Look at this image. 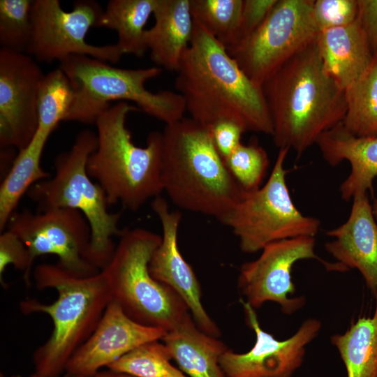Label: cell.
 Here are the masks:
<instances>
[{"label":"cell","instance_id":"5bb4252c","mask_svg":"<svg viewBox=\"0 0 377 377\" xmlns=\"http://www.w3.org/2000/svg\"><path fill=\"white\" fill-rule=\"evenodd\" d=\"M45 74L28 54L0 49V146L24 149L38 124L37 98Z\"/></svg>","mask_w":377,"mask_h":377},{"label":"cell","instance_id":"484cf974","mask_svg":"<svg viewBox=\"0 0 377 377\" xmlns=\"http://www.w3.org/2000/svg\"><path fill=\"white\" fill-rule=\"evenodd\" d=\"M344 127L357 137L377 135V55L363 75L345 89Z\"/></svg>","mask_w":377,"mask_h":377},{"label":"cell","instance_id":"ffe728a7","mask_svg":"<svg viewBox=\"0 0 377 377\" xmlns=\"http://www.w3.org/2000/svg\"><path fill=\"white\" fill-rule=\"evenodd\" d=\"M316 45L329 74L345 90L368 69L374 54L357 19L319 32Z\"/></svg>","mask_w":377,"mask_h":377},{"label":"cell","instance_id":"836d02e7","mask_svg":"<svg viewBox=\"0 0 377 377\" xmlns=\"http://www.w3.org/2000/svg\"><path fill=\"white\" fill-rule=\"evenodd\" d=\"M276 1L277 0H243L237 45L263 22Z\"/></svg>","mask_w":377,"mask_h":377},{"label":"cell","instance_id":"2e32d148","mask_svg":"<svg viewBox=\"0 0 377 377\" xmlns=\"http://www.w3.org/2000/svg\"><path fill=\"white\" fill-rule=\"evenodd\" d=\"M151 207L161 223L163 231L161 242L149 262L151 275L156 281L170 287L182 299L201 330L219 337L220 330L202 304L199 281L178 247L181 213L170 211L167 200L161 195L152 200Z\"/></svg>","mask_w":377,"mask_h":377},{"label":"cell","instance_id":"6da1fadb","mask_svg":"<svg viewBox=\"0 0 377 377\" xmlns=\"http://www.w3.org/2000/svg\"><path fill=\"white\" fill-rule=\"evenodd\" d=\"M176 73L175 87L184 98L189 117L209 128L218 121H230L244 132L272 135L263 87L251 80L226 48L196 22Z\"/></svg>","mask_w":377,"mask_h":377},{"label":"cell","instance_id":"7402d4cb","mask_svg":"<svg viewBox=\"0 0 377 377\" xmlns=\"http://www.w3.org/2000/svg\"><path fill=\"white\" fill-rule=\"evenodd\" d=\"M216 338L201 330L189 313L161 341L188 377H226L220 359L228 348Z\"/></svg>","mask_w":377,"mask_h":377},{"label":"cell","instance_id":"f1b7e54d","mask_svg":"<svg viewBox=\"0 0 377 377\" xmlns=\"http://www.w3.org/2000/svg\"><path fill=\"white\" fill-rule=\"evenodd\" d=\"M160 340L145 343L110 364L107 369L131 377H188L172 364Z\"/></svg>","mask_w":377,"mask_h":377},{"label":"cell","instance_id":"30bf717a","mask_svg":"<svg viewBox=\"0 0 377 377\" xmlns=\"http://www.w3.org/2000/svg\"><path fill=\"white\" fill-rule=\"evenodd\" d=\"M313 0H277L263 22L235 47L227 50L244 73L259 85L287 61L314 43L319 30Z\"/></svg>","mask_w":377,"mask_h":377},{"label":"cell","instance_id":"cb8c5ba5","mask_svg":"<svg viewBox=\"0 0 377 377\" xmlns=\"http://www.w3.org/2000/svg\"><path fill=\"white\" fill-rule=\"evenodd\" d=\"M156 0H110L98 27L114 30L118 49L124 54L142 57L148 50L145 25L153 15Z\"/></svg>","mask_w":377,"mask_h":377},{"label":"cell","instance_id":"f546056e","mask_svg":"<svg viewBox=\"0 0 377 377\" xmlns=\"http://www.w3.org/2000/svg\"><path fill=\"white\" fill-rule=\"evenodd\" d=\"M32 0L0 1L1 47L27 53L32 37Z\"/></svg>","mask_w":377,"mask_h":377},{"label":"cell","instance_id":"7a4b0ae2","mask_svg":"<svg viewBox=\"0 0 377 377\" xmlns=\"http://www.w3.org/2000/svg\"><path fill=\"white\" fill-rule=\"evenodd\" d=\"M262 87L279 149H293L300 156L344 119L345 90L326 71L316 41L287 61Z\"/></svg>","mask_w":377,"mask_h":377},{"label":"cell","instance_id":"9a60e30c","mask_svg":"<svg viewBox=\"0 0 377 377\" xmlns=\"http://www.w3.org/2000/svg\"><path fill=\"white\" fill-rule=\"evenodd\" d=\"M242 304L256 342L244 353L229 349L223 353L220 365L226 377H291L302 365L306 346L317 336L320 322L307 319L291 337L280 341L263 330L253 307L246 302Z\"/></svg>","mask_w":377,"mask_h":377},{"label":"cell","instance_id":"5b68a950","mask_svg":"<svg viewBox=\"0 0 377 377\" xmlns=\"http://www.w3.org/2000/svg\"><path fill=\"white\" fill-rule=\"evenodd\" d=\"M136 110L135 105L120 101L100 114L95 122L97 146L87 164L89 175L101 186L109 205L120 203L133 212L163 191L162 133L151 131L145 147L135 145L126 118Z\"/></svg>","mask_w":377,"mask_h":377},{"label":"cell","instance_id":"d6986e66","mask_svg":"<svg viewBox=\"0 0 377 377\" xmlns=\"http://www.w3.org/2000/svg\"><path fill=\"white\" fill-rule=\"evenodd\" d=\"M316 144L330 165L336 166L343 161L350 163V173L339 188L343 200L350 201L372 191L377 177V135L355 136L341 122L323 133Z\"/></svg>","mask_w":377,"mask_h":377},{"label":"cell","instance_id":"83f0119b","mask_svg":"<svg viewBox=\"0 0 377 377\" xmlns=\"http://www.w3.org/2000/svg\"><path fill=\"white\" fill-rule=\"evenodd\" d=\"M194 22L201 25L226 50L239 41L243 0H189Z\"/></svg>","mask_w":377,"mask_h":377},{"label":"cell","instance_id":"4dcf8cb0","mask_svg":"<svg viewBox=\"0 0 377 377\" xmlns=\"http://www.w3.org/2000/svg\"><path fill=\"white\" fill-rule=\"evenodd\" d=\"M232 176L244 193L258 189L269 166L266 151L256 142L241 143L223 159Z\"/></svg>","mask_w":377,"mask_h":377},{"label":"cell","instance_id":"e0dca14e","mask_svg":"<svg viewBox=\"0 0 377 377\" xmlns=\"http://www.w3.org/2000/svg\"><path fill=\"white\" fill-rule=\"evenodd\" d=\"M166 332L135 321L112 300L94 331L70 358L64 374L98 372L138 346L161 340Z\"/></svg>","mask_w":377,"mask_h":377},{"label":"cell","instance_id":"52a82bcc","mask_svg":"<svg viewBox=\"0 0 377 377\" xmlns=\"http://www.w3.org/2000/svg\"><path fill=\"white\" fill-rule=\"evenodd\" d=\"M59 67L69 78L75 98L66 121L95 124L114 101H128L140 110L165 124L182 118L185 103L177 92L147 89L146 82L158 76L162 68H122L86 55H71Z\"/></svg>","mask_w":377,"mask_h":377},{"label":"cell","instance_id":"4316f807","mask_svg":"<svg viewBox=\"0 0 377 377\" xmlns=\"http://www.w3.org/2000/svg\"><path fill=\"white\" fill-rule=\"evenodd\" d=\"M75 93L66 73L57 68L45 74L37 98L38 132L50 137L62 121H66Z\"/></svg>","mask_w":377,"mask_h":377},{"label":"cell","instance_id":"4fadbf2b","mask_svg":"<svg viewBox=\"0 0 377 377\" xmlns=\"http://www.w3.org/2000/svg\"><path fill=\"white\" fill-rule=\"evenodd\" d=\"M314 237H298L266 245L256 260L240 268L238 287L254 309L267 302L279 304L283 313L291 314L304 304V297H290L295 292L292 281L293 265L304 259H319L315 253Z\"/></svg>","mask_w":377,"mask_h":377},{"label":"cell","instance_id":"7c38bea8","mask_svg":"<svg viewBox=\"0 0 377 377\" xmlns=\"http://www.w3.org/2000/svg\"><path fill=\"white\" fill-rule=\"evenodd\" d=\"M6 228L20 238L34 262L38 256L54 255L58 258V265L74 273L88 276L100 271L88 260L91 230L85 217L77 210L16 211Z\"/></svg>","mask_w":377,"mask_h":377},{"label":"cell","instance_id":"8d00e7d4","mask_svg":"<svg viewBox=\"0 0 377 377\" xmlns=\"http://www.w3.org/2000/svg\"><path fill=\"white\" fill-rule=\"evenodd\" d=\"M66 377H131L130 376L112 371L109 369L100 370L92 374L89 375H69L64 374Z\"/></svg>","mask_w":377,"mask_h":377},{"label":"cell","instance_id":"603a6c76","mask_svg":"<svg viewBox=\"0 0 377 377\" xmlns=\"http://www.w3.org/2000/svg\"><path fill=\"white\" fill-rule=\"evenodd\" d=\"M49 137L38 131L31 142L18 151L0 186V230H6L24 195L37 182L50 177L40 165Z\"/></svg>","mask_w":377,"mask_h":377},{"label":"cell","instance_id":"44dd1931","mask_svg":"<svg viewBox=\"0 0 377 377\" xmlns=\"http://www.w3.org/2000/svg\"><path fill=\"white\" fill-rule=\"evenodd\" d=\"M154 24L145 31L151 60L156 66L177 71L188 47L194 22L189 0H156Z\"/></svg>","mask_w":377,"mask_h":377},{"label":"cell","instance_id":"d6a6232c","mask_svg":"<svg viewBox=\"0 0 377 377\" xmlns=\"http://www.w3.org/2000/svg\"><path fill=\"white\" fill-rule=\"evenodd\" d=\"M34 261L28 249L20 238L12 230L6 229L0 235V280L8 265H13L24 272L25 283L29 285L30 273Z\"/></svg>","mask_w":377,"mask_h":377},{"label":"cell","instance_id":"e575fe53","mask_svg":"<svg viewBox=\"0 0 377 377\" xmlns=\"http://www.w3.org/2000/svg\"><path fill=\"white\" fill-rule=\"evenodd\" d=\"M214 146L223 159L226 158L242 143L244 129L230 121H221L210 128Z\"/></svg>","mask_w":377,"mask_h":377},{"label":"cell","instance_id":"8fae6325","mask_svg":"<svg viewBox=\"0 0 377 377\" xmlns=\"http://www.w3.org/2000/svg\"><path fill=\"white\" fill-rule=\"evenodd\" d=\"M103 13L93 0L74 2L71 11L64 10L59 0H34L31 8L32 37L27 54L37 61L59 62L73 55H86L109 63L123 56L116 44L94 45L85 38L98 27Z\"/></svg>","mask_w":377,"mask_h":377},{"label":"cell","instance_id":"8992f818","mask_svg":"<svg viewBox=\"0 0 377 377\" xmlns=\"http://www.w3.org/2000/svg\"><path fill=\"white\" fill-rule=\"evenodd\" d=\"M96 146V133L80 131L71 149L54 158V176L35 184L27 194L38 211L68 208L83 214L91 230L88 260L101 270L114 251V237L122 229L119 228L121 213L109 212L105 193L87 172L88 158Z\"/></svg>","mask_w":377,"mask_h":377},{"label":"cell","instance_id":"f35d334b","mask_svg":"<svg viewBox=\"0 0 377 377\" xmlns=\"http://www.w3.org/2000/svg\"><path fill=\"white\" fill-rule=\"evenodd\" d=\"M30 377H45V376H43L35 372ZM60 377H66V376H65V375H64V376H61Z\"/></svg>","mask_w":377,"mask_h":377},{"label":"cell","instance_id":"ac0fdd59","mask_svg":"<svg viewBox=\"0 0 377 377\" xmlns=\"http://www.w3.org/2000/svg\"><path fill=\"white\" fill-rule=\"evenodd\" d=\"M326 234L334 238L325 243L326 251L344 270L357 269L377 297V222L367 194L354 197L346 221Z\"/></svg>","mask_w":377,"mask_h":377},{"label":"cell","instance_id":"d4e9b609","mask_svg":"<svg viewBox=\"0 0 377 377\" xmlns=\"http://www.w3.org/2000/svg\"><path fill=\"white\" fill-rule=\"evenodd\" d=\"M374 313L360 317L343 334L331 337L347 377H377V297Z\"/></svg>","mask_w":377,"mask_h":377},{"label":"cell","instance_id":"1f68e13d","mask_svg":"<svg viewBox=\"0 0 377 377\" xmlns=\"http://www.w3.org/2000/svg\"><path fill=\"white\" fill-rule=\"evenodd\" d=\"M357 13V0H313L312 15L319 31L348 25Z\"/></svg>","mask_w":377,"mask_h":377},{"label":"cell","instance_id":"ba28073f","mask_svg":"<svg viewBox=\"0 0 377 377\" xmlns=\"http://www.w3.org/2000/svg\"><path fill=\"white\" fill-rule=\"evenodd\" d=\"M113 254L101 269L112 300L135 321L168 332L190 313L182 299L149 272L161 236L142 228H124Z\"/></svg>","mask_w":377,"mask_h":377},{"label":"cell","instance_id":"74e56055","mask_svg":"<svg viewBox=\"0 0 377 377\" xmlns=\"http://www.w3.org/2000/svg\"><path fill=\"white\" fill-rule=\"evenodd\" d=\"M371 209H372V213H373L374 217L377 222V192H376V196L374 198V201L371 205Z\"/></svg>","mask_w":377,"mask_h":377},{"label":"cell","instance_id":"d590c367","mask_svg":"<svg viewBox=\"0 0 377 377\" xmlns=\"http://www.w3.org/2000/svg\"><path fill=\"white\" fill-rule=\"evenodd\" d=\"M357 19L374 55H377V0H357Z\"/></svg>","mask_w":377,"mask_h":377},{"label":"cell","instance_id":"3957f363","mask_svg":"<svg viewBox=\"0 0 377 377\" xmlns=\"http://www.w3.org/2000/svg\"><path fill=\"white\" fill-rule=\"evenodd\" d=\"M161 133L163 191L177 207L221 221L244 192L216 150L210 128L184 117Z\"/></svg>","mask_w":377,"mask_h":377},{"label":"cell","instance_id":"9c48e42d","mask_svg":"<svg viewBox=\"0 0 377 377\" xmlns=\"http://www.w3.org/2000/svg\"><path fill=\"white\" fill-rule=\"evenodd\" d=\"M289 149L279 150L267 182L258 189L244 193L239 201L221 222L239 238L241 250L255 253L266 245L298 237H314L320 222L304 215L295 205L284 167Z\"/></svg>","mask_w":377,"mask_h":377},{"label":"cell","instance_id":"277c9868","mask_svg":"<svg viewBox=\"0 0 377 377\" xmlns=\"http://www.w3.org/2000/svg\"><path fill=\"white\" fill-rule=\"evenodd\" d=\"M33 277L38 290L51 288L57 293L51 304L32 299L20 302L24 314L43 313L52 321L50 337L33 354L35 372L60 377L70 358L96 329L112 297L101 270L85 276L57 263H42L34 268Z\"/></svg>","mask_w":377,"mask_h":377}]
</instances>
